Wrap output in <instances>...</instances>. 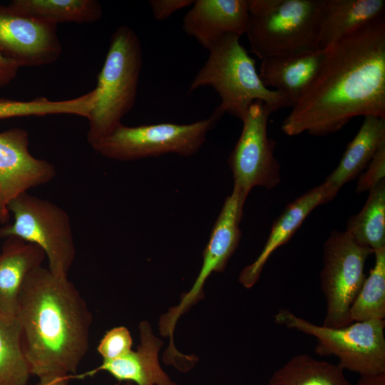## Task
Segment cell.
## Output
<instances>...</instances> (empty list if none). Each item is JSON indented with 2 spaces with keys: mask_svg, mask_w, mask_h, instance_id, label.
Segmentation results:
<instances>
[{
  "mask_svg": "<svg viewBox=\"0 0 385 385\" xmlns=\"http://www.w3.org/2000/svg\"><path fill=\"white\" fill-rule=\"evenodd\" d=\"M245 199L235 189L224 202L202 253V264L192 288L183 294L179 304L161 315L160 332L172 335L179 318L192 305L204 298V284L213 272H222L239 245L241 238L240 223Z\"/></svg>",
  "mask_w": 385,
  "mask_h": 385,
  "instance_id": "8fae6325",
  "label": "cell"
},
{
  "mask_svg": "<svg viewBox=\"0 0 385 385\" xmlns=\"http://www.w3.org/2000/svg\"><path fill=\"white\" fill-rule=\"evenodd\" d=\"M345 231L373 251L385 247V180L369 191L364 207L349 218Z\"/></svg>",
  "mask_w": 385,
  "mask_h": 385,
  "instance_id": "603a6c76",
  "label": "cell"
},
{
  "mask_svg": "<svg viewBox=\"0 0 385 385\" xmlns=\"http://www.w3.org/2000/svg\"><path fill=\"white\" fill-rule=\"evenodd\" d=\"M268 385H352L338 364L316 359L306 354L292 357L276 370Z\"/></svg>",
  "mask_w": 385,
  "mask_h": 385,
  "instance_id": "7402d4cb",
  "label": "cell"
},
{
  "mask_svg": "<svg viewBox=\"0 0 385 385\" xmlns=\"http://www.w3.org/2000/svg\"><path fill=\"white\" fill-rule=\"evenodd\" d=\"M16 317L31 375L76 374L89 349L93 316L68 277L42 265L31 271L20 289Z\"/></svg>",
  "mask_w": 385,
  "mask_h": 385,
  "instance_id": "7a4b0ae2",
  "label": "cell"
},
{
  "mask_svg": "<svg viewBox=\"0 0 385 385\" xmlns=\"http://www.w3.org/2000/svg\"><path fill=\"white\" fill-rule=\"evenodd\" d=\"M325 0H247V34L260 60L319 49Z\"/></svg>",
  "mask_w": 385,
  "mask_h": 385,
  "instance_id": "5b68a950",
  "label": "cell"
},
{
  "mask_svg": "<svg viewBox=\"0 0 385 385\" xmlns=\"http://www.w3.org/2000/svg\"><path fill=\"white\" fill-rule=\"evenodd\" d=\"M123 385H134L132 382H125Z\"/></svg>",
  "mask_w": 385,
  "mask_h": 385,
  "instance_id": "d6a6232c",
  "label": "cell"
},
{
  "mask_svg": "<svg viewBox=\"0 0 385 385\" xmlns=\"http://www.w3.org/2000/svg\"><path fill=\"white\" fill-rule=\"evenodd\" d=\"M375 262L351 304L349 319H385V247L374 251Z\"/></svg>",
  "mask_w": 385,
  "mask_h": 385,
  "instance_id": "d4e9b609",
  "label": "cell"
},
{
  "mask_svg": "<svg viewBox=\"0 0 385 385\" xmlns=\"http://www.w3.org/2000/svg\"><path fill=\"white\" fill-rule=\"evenodd\" d=\"M384 0H325L318 48L326 51L346 36L384 15Z\"/></svg>",
  "mask_w": 385,
  "mask_h": 385,
  "instance_id": "d6986e66",
  "label": "cell"
},
{
  "mask_svg": "<svg viewBox=\"0 0 385 385\" xmlns=\"http://www.w3.org/2000/svg\"><path fill=\"white\" fill-rule=\"evenodd\" d=\"M14 222L0 227V237H19L41 248L48 269L58 277H68L76 257V247L68 213L54 202L21 194L8 205Z\"/></svg>",
  "mask_w": 385,
  "mask_h": 385,
  "instance_id": "ba28073f",
  "label": "cell"
},
{
  "mask_svg": "<svg viewBox=\"0 0 385 385\" xmlns=\"http://www.w3.org/2000/svg\"><path fill=\"white\" fill-rule=\"evenodd\" d=\"M20 68L17 63L0 52V88L9 85L16 78Z\"/></svg>",
  "mask_w": 385,
  "mask_h": 385,
  "instance_id": "f546056e",
  "label": "cell"
},
{
  "mask_svg": "<svg viewBox=\"0 0 385 385\" xmlns=\"http://www.w3.org/2000/svg\"><path fill=\"white\" fill-rule=\"evenodd\" d=\"M133 339L129 330L123 326L107 331L100 340L97 351L103 361L120 358L132 350Z\"/></svg>",
  "mask_w": 385,
  "mask_h": 385,
  "instance_id": "4316f807",
  "label": "cell"
},
{
  "mask_svg": "<svg viewBox=\"0 0 385 385\" xmlns=\"http://www.w3.org/2000/svg\"><path fill=\"white\" fill-rule=\"evenodd\" d=\"M140 344L136 350L111 361H103L97 368L71 378L83 379L104 371L118 381L137 385H178L162 369L158 354L163 342L153 332L150 324L143 321L139 326Z\"/></svg>",
  "mask_w": 385,
  "mask_h": 385,
  "instance_id": "9a60e30c",
  "label": "cell"
},
{
  "mask_svg": "<svg viewBox=\"0 0 385 385\" xmlns=\"http://www.w3.org/2000/svg\"><path fill=\"white\" fill-rule=\"evenodd\" d=\"M26 130L14 128L0 132V223L10 220L9 202L28 190L51 182L55 165L33 156Z\"/></svg>",
  "mask_w": 385,
  "mask_h": 385,
  "instance_id": "7c38bea8",
  "label": "cell"
},
{
  "mask_svg": "<svg viewBox=\"0 0 385 385\" xmlns=\"http://www.w3.org/2000/svg\"><path fill=\"white\" fill-rule=\"evenodd\" d=\"M31 376L19 322L0 314V385H26Z\"/></svg>",
  "mask_w": 385,
  "mask_h": 385,
  "instance_id": "cb8c5ba5",
  "label": "cell"
},
{
  "mask_svg": "<svg viewBox=\"0 0 385 385\" xmlns=\"http://www.w3.org/2000/svg\"><path fill=\"white\" fill-rule=\"evenodd\" d=\"M222 115L216 108L210 117L188 124L160 123L126 126L122 123L91 147L101 155L118 161L168 153L190 157L198 152L208 132Z\"/></svg>",
  "mask_w": 385,
  "mask_h": 385,
  "instance_id": "52a82bcc",
  "label": "cell"
},
{
  "mask_svg": "<svg viewBox=\"0 0 385 385\" xmlns=\"http://www.w3.org/2000/svg\"><path fill=\"white\" fill-rule=\"evenodd\" d=\"M373 250L356 242L346 231H332L324 244L320 272L326 299L322 325L342 327L351 324L349 310L366 278L364 265Z\"/></svg>",
  "mask_w": 385,
  "mask_h": 385,
  "instance_id": "9c48e42d",
  "label": "cell"
},
{
  "mask_svg": "<svg viewBox=\"0 0 385 385\" xmlns=\"http://www.w3.org/2000/svg\"><path fill=\"white\" fill-rule=\"evenodd\" d=\"M247 0H196L183 19V29L209 51L229 35L245 34Z\"/></svg>",
  "mask_w": 385,
  "mask_h": 385,
  "instance_id": "5bb4252c",
  "label": "cell"
},
{
  "mask_svg": "<svg viewBox=\"0 0 385 385\" xmlns=\"http://www.w3.org/2000/svg\"><path fill=\"white\" fill-rule=\"evenodd\" d=\"M385 145V118L366 115L347 145L337 168L323 183L334 197L346 183L356 178Z\"/></svg>",
  "mask_w": 385,
  "mask_h": 385,
  "instance_id": "ffe728a7",
  "label": "cell"
},
{
  "mask_svg": "<svg viewBox=\"0 0 385 385\" xmlns=\"http://www.w3.org/2000/svg\"><path fill=\"white\" fill-rule=\"evenodd\" d=\"M385 180V145L382 146L359 177L356 193L369 191L381 181Z\"/></svg>",
  "mask_w": 385,
  "mask_h": 385,
  "instance_id": "83f0119b",
  "label": "cell"
},
{
  "mask_svg": "<svg viewBox=\"0 0 385 385\" xmlns=\"http://www.w3.org/2000/svg\"><path fill=\"white\" fill-rule=\"evenodd\" d=\"M12 8L47 23H93L98 21L103 10L96 0H13Z\"/></svg>",
  "mask_w": 385,
  "mask_h": 385,
  "instance_id": "44dd1931",
  "label": "cell"
},
{
  "mask_svg": "<svg viewBox=\"0 0 385 385\" xmlns=\"http://www.w3.org/2000/svg\"><path fill=\"white\" fill-rule=\"evenodd\" d=\"M37 385H68L70 375H47L41 376Z\"/></svg>",
  "mask_w": 385,
  "mask_h": 385,
  "instance_id": "4dcf8cb0",
  "label": "cell"
},
{
  "mask_svg": "<svg viewBox=\"0 0 385 385\" xmlns=\"http://www.w3.org/2000/svg\"><path fill=\"white\" fill-rule=\"evenodd\" d=\"M208 51V58L192 81L188 93L212 87L220 98L217 108L223 115L227 113L241 120L257 101L272 112L292 108L287 98L263 84L255 61L241 45L240 36L229 35Z\"/></svg>",
  "mask_w": 385,
  "mask_h": 385,
  "instance_id": "277c9868",
  "label": "cell"
},
{
  "mask_svg": "<svg viewBox=\"0 0 385 385\" xmlns=\"http://www.w3.org/2000/svg\"><path fill=\"white\" fill-rule=\"evenodd\" d=\"M78 111L79 103L76 98L51 101L38 98L26 101L0 98V119L56 114L76 115Z\"/></svg>",
  "mask_w": 385,
  "mask_h": 385,
  "instance_id": "484cf974",
  "label": "cell"
},
{
  "mask_svg": "<svg viewBox=\"0 0 385 385\" xmlns=\"http://www.w3.org/2000/svg\"><path fill=\"white\" fill-rule=\"evenodd\" d=\"M334 197L322 183L289 203L274 222L268 239L258 257L240 273V283L247 289L252 288L258 281L272 254L290 240L314 209Z\"/></svg>",
  "mask_w": 385,
  "mask_h": 385,
  "instance_id": "2e32d148",
  "label": "cell"
},
{
  "mask_svg": "<svg viewBox=\"0 0 385 385\" xmlns=\"http://www.w3.org/2000/svg\"><path fill=\"white\" fill-rule=\"evenodd\" d=\"M272 113L262 101L252 103L242 120L240 138L228 159L233 189L245 199L255 187L272 189L280 182V165L274 154L276 143L267 134Z\"/></svg>",
  "mask_w": 385,
  "mask_h": 385,
  "instance_id": "30bf717a",
  "label": "cell"
},
{
  "mask_svg": "<svg viewBox=\"0 0 385 385\" xmlns=\"http://www.w3.org/2000/svg\"><path fill=\"white\" fill-rule=\"evenodd\" d=\"M354 385H385V373L361 375Z\"/></svg>",
  "mask_w": 385,
  "mask_h": 385,
  "instance_id": "1f68e13d",
  "label": "cell"
},
{
  "mask_svg": "<svg viewBox=\"0 0 385 385\" xmlns=\"http://www.w3.org/2000/svg\"><path fill=\"white\" fill-rule=\"evenodd\" d=\"M193 0H150L148 4L157 21H164L175 12L192 5Z\"/></svg>",
  "mask_w": 385,
  "mask_h": 385,
  "instance_id": "f1b7e54d",
  "label": "cell"
},
{
  "mask_svg": "<svg viewBox=\"0 0 385 385\" xmlns=\"http://www.w3.org/2000/svg\"><path fill=\"white\" fill-rule=\"evenodd\" d=\"M324 53L314 49L262 59L260 78L267 88L287 98L292 108L316 76Z\"/></svg>",
  "mask_w": 385,
  "mask_h": 385,
  "instance_id": "e0dca14e",
  "label": "cell"
},
{
  "mask_svg": "<svg viewBox=\"0 0 385 385\" xmlns=\"http://www.w3.org/2000/svg\"><path fill=\"white\" fill-rule=\"evenodd\" d=\"M274 322L317 339L321 356H335L338 366L361 375L385 373V319L354 322L342 327L314 324L287 309L274 315Z\"/></svg>",
  "mask_w": 385,
  "mask_h": 385,
  "instance_id": "8992f818",
  "label": "cell"
},
{
  "mask_svg": "<svg viewBox=\"0 0 385 385\" xmlns=\"http://www.w3.org/2000/svg\"><path fill=\"white\" fill-rule=\"evenodd\" d=\"M0 52L20 67L53 63L62 53L57 26L0 4Z\"/></svg>",
  "mask_w": 385,
  "mask_h": 385,
  "instance_id": "4fadbf2b",
  "label": "cell"
},
{
  "mask_svg": "<svg viewBox=\"0 0 385 385\" xmlns=\"http://www.w3.org/2000/svg\"><path fill=\"white\" fill-rule=\"evenodd\" d=\"M46 257L43 250L34 244L16 237L4 239L0 247V314L16 317L23 282Z\"/></svg>",
  "mask_w": 385,
  "mask_h": 385,
  "instance_id": "ac0fdd59",
  "label": "cell"
},
{
  "mask_svg": "<svg viewBox=\"0 0 385 385\" xmlns=\"http://www.w3.org/2000/svg\"><path fill=\"white\" fill-rule=\"evenodd\" d=\"M361 115L385 118L384 15L325 51L316 76L282 130L289 136H325Z\"/></svg>",
  "mask_w": 385,
  "mask_h": 385,
  "instance_id": "6da1fadb",
  "label": "cell"
},
{
  "mask_svg": "<svg viewBox=\"0 0 385 385\" xmlns=\"http://www.w3.org/2000/svg\"><path fill=\"white\" fill-rule=\"evenodd\" d=\"M143 66V51L136 33L126 25L112 34L108 50L94 88L96 98L87 118L91 146L122 124L135 103Z\"/></svg>",
  "mask_w": 385,
  "mask_h": 385,
  "instance_id": "3957f363",
  "label": "cell"
}]
</instances>
